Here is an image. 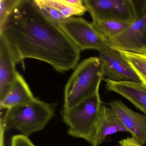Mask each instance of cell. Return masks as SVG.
<instances>
[{
  "mask_svg": "<svg viewBox=\"0 0 146 146\" xmlns=\"http://www.w3.org/2000/svg\"><path fill=\"white\" fill-rule=\"evenodd\" d=\"M0 36L17 64L26 58L46 62L58 72L75 69L81 51L58 22L34 0H19L3 25Z\"/></svg>",
  "mask_w": 146,
  "mask_h": 146,
  "instance_id": "cell-1",
  "label": "cell"
},
{
  "mask_svg": "<svg viewBox=\"0 0 146 146\" xmlns=\"http://www.w3.org/2000/svg\"><path fill=\"white\" fill-rule=\"evenodd\" d=\"M104 78V66L100 57H90L79 63L65 88L63 110H69L99 93Z\"/></svg>",
  "mask_w": 146,
  "mask_h": 146,
  "instance_id": "cell-2",
  "label": "cell"
},
{
  "mask_svg": "<svg viewBox=\"0 0 146 146\" xmlns=\"http://www.w3.org/2000/svg\"><path fill=\"white\" fill-rule=\"evenodd\" d=\"M55 105L34 98L22 105L7 109L1 119L4 131L16 129L28 137L43 129L54 116Z\"/></svg>",
  "mask_w": 146,
  "mask_h": 146,
  "instance_id": "cell-3",
  "label": "cell"
},
{
  "mask_svg": "<svg viewBox=\"0 0 146 146\" xmlns=\"http://www.w3.org/2000/svg\"><path fill=\"white\" fill-rule=\"evenodd\" d=\"M102 104L98 93L76 106L63 110L62 119L68 126V134L89 142L94 132Z\"/></svg>",
  "mask_w": 146,
  "mask_h": 146,
  "instance_id": "cell-4",
  "label": "cell"
},
{
  "mask_svg": "<svg viewBox=\"0 0 146 146\" xmlns=\"http://www.w3.org/2000/svg\"><path fill=\"white\" fill-rule=\"evenodd\" d=\"M134 1L136 18L122 34L107 40V46L121 52L146 54V0Z\"/></svg>",
  "mask_w": 146,
  "mask_h": 146,
  "instance_id": "cell-5",
  "label": "cell"
},
{
  "mask_svg": "<svg viewBox=\"0 0 146 146\" xmlns=\"http://www.w3.org/2000/svg\"><path fill=\"white\" fill-rule=\"evenodd\" d=\"M92 19L115 20L131 23L137 16L132 0H84Z\"/></svg>",
  "mask_w": 146,
  "mask_h": 146,
  "instance_id": "cell-6",
  "label": "cell"
},
{
  "mask_svg": "<svg viewBox=\"0 0 146 146\" xmlns=\"http://www.w3.org/2000/svg\"><path fill=\"white\" fill-rule=\"evenodd\" d=\"M80 51L107 47L106 40L97 31L92 23L82 18L72 17L58 23Z\"/></svg>",
  "mask_w": 146,
  "mask_h": 146,
  "instance_id": "cell-7",
  "label": "cell"
},
{
  "mask_svg": "<svg viewBox=\"0 0 146 146\" xmlns=\"http://www.w3.org/2000/svg\"><path fill=\"white\" fill-rule=\"evenodd\" d=\"M99 52L106 78L113 82H142L137 73L120 51L107 46Z\"/></svg>",
  "mask_w": 146,
  "mask_h": 146,
  "instance_id": "cell-8",
  "label": "cell"
},
{
  "mask_svg": "<svg viewBox=\"0 0 146 146\" xmlns=\"http://www.w3.org/2000/svg\"><path fill=\"white\" fill-rule=\"evenodd\" d=\"M108 106L129 132L132 138L141 145L146 143V115L136 112L128 107L120 100L110 102Z\"/></svg>",
  "mask_w": 146,
  "mask_h": 146,
  "instance_id": "cell-9",
  "label": "cell"
},
{
  "mask_svg": "<svg viewBox=\"0 0 146 146\" xmlns=\"http://www.w3.org/2000/svg\"><path fill=\"white\" fill-rule=\"evenodd\" d=\"M50 17L59 23L74 16H82L88 11L82 0H34Z\"/></svg>",
  "mask_w": 146,
  "mask_h": 146,
  "instance_id": "cell-10",
  "label": "cell"
},
{
  "mask_svg": "<svg viewBox=\"0 0 146 146\" xmlns=\"http://www.w3.org/2000/svg\"><path fill=\"white\" fill-rule=\"evenodd\" d=\"M127 132L114 111L102 104L93 135L88 142L99 146L110 135L118 132Z\"/></svg>",
  "mask_w": 146,
  "mask_h": 146,
  "instance_id": "cell-11",
  "label": "cell"
},
{
  "mask_svg": "<svg viewBox=\"0 0 146 146\" xmlns=\"http://www.w3.org/2000/svg\"><path fill=\"white\" fill-rule=\"evenodd\" d=\"M108 91L122 96L146 115V85L142 82H113L104 78Z\"/></svg>",
  "mask_w": 146,
  "mask_h": 146,
  "instance_id": "cell-12",
  "label": "cell"
},
{
  "mask_svg": "<svg viewBox=\"0 0 146 146\" xmlns=\"http://www.w3.org/2000/svg\"><path fill=\"white\" fill-rule=\"evenodd\" d=\"M17 61L7 42L0 36V102L13 84L18 72Z\"/></svg>",
  "mask_w": 146,
  "mask_h": 146,
  "instance_id": "cell-13",
  "label": "cell"
},
{
  "mask_svg": "<svg viewBox=\"0 0 146 146\" xmlns=\"http://www.w3.org/2000/svg\"><path fill=\"white\" fill-rule=\"evenodd\" d=\"M35 97L28 84L18 72L7 94L0 102L1 109L12 108L28 102Z\"/></svg>",
  "mask_w": 146,
  "mask_h": 146,
  "instance_id": "cell-14",
  "label": "cell"
},
{
  "mask_svg": "<svg viewBox=\"0 0 146 146\" xmlns=\"http://www.w3.org/2000/svg\"><path fill=\"white\" fill-rule=\"evenodd\" d=\"M92 24L99 34L107 40L123 33L131 23L106 19H93Z\"/></svg>",
  "mask_w": 146,
  "mask_h": 146,
  "instance_id": "cell-15",
  "label": "cell"
},
{
  "mask_svg": "<svg viewBox=\"0 0 146 146\" xmlns=\"http://www.w3.org/2000/svg\"><path fill=\"white\" fill-rule=\"evenodd\" d=\"M120 52L137 73L142 83L146 85V54Z\"/></svg>",
  "mask_w": 146,
  "mask_h": 146,
  "instance_id": "cell-16",
  "label": "cell"
},
{
  "mask_svg": "<svg viewBox=\"0 0 146 146\" xmlns=\"http://www.w3.org/2000/svg\"><path fill=\"white\" fill-rule=\"evenodd\" d=\"M19 0H0V26L3 25Z\"/></svg>",
  "mask_w": 146,
  "mask_h": 146,
  "instance_id": "cell-17",
  "label": "cell"
},
{
  "mask_svg": "<svg viewBox=\"0 0 146 146\" xmlns=\"http://www.w3.org/2000/svg\"><path fill=\"white\" fill-rule=\"evenodd\" d=\"M11 146H35L29 139L28 137L24 135H17L12 138Z\"/></svg>",
  "mask_w": 146,
  "mask_h": 146,
  "instance_id": "cell-18",
  "label": "cell"
},
{
  "mask_svg": "<svg viewBox=\"0 0 146 146\" xmlns=\"http://www.w3.org/2000/svg\"><path fill=\"white\" fill-rule=\"evenodd\" d=\"M120 146H143L132 137H127L119 142Z\"/></svg>",
  "mask_w": 146,
  "mask_h": 146,
  "instance_id": "cell-19",
  "label": "cell"
},
{
  "mask_svg": "<svg viewBox=\"0 0 146 146\" xmlns=\"http://www.w3.org/2000/svg\"><path fill=\"white\" fill-rule=\"evenodd\" d=\"M120 146V145H118V146Z\"/></svg>",
  "mask_w": 146,
  "mask_h": 146,
  "instance_id": "cell-20",
  "label": "cell"
}]
</instances>
